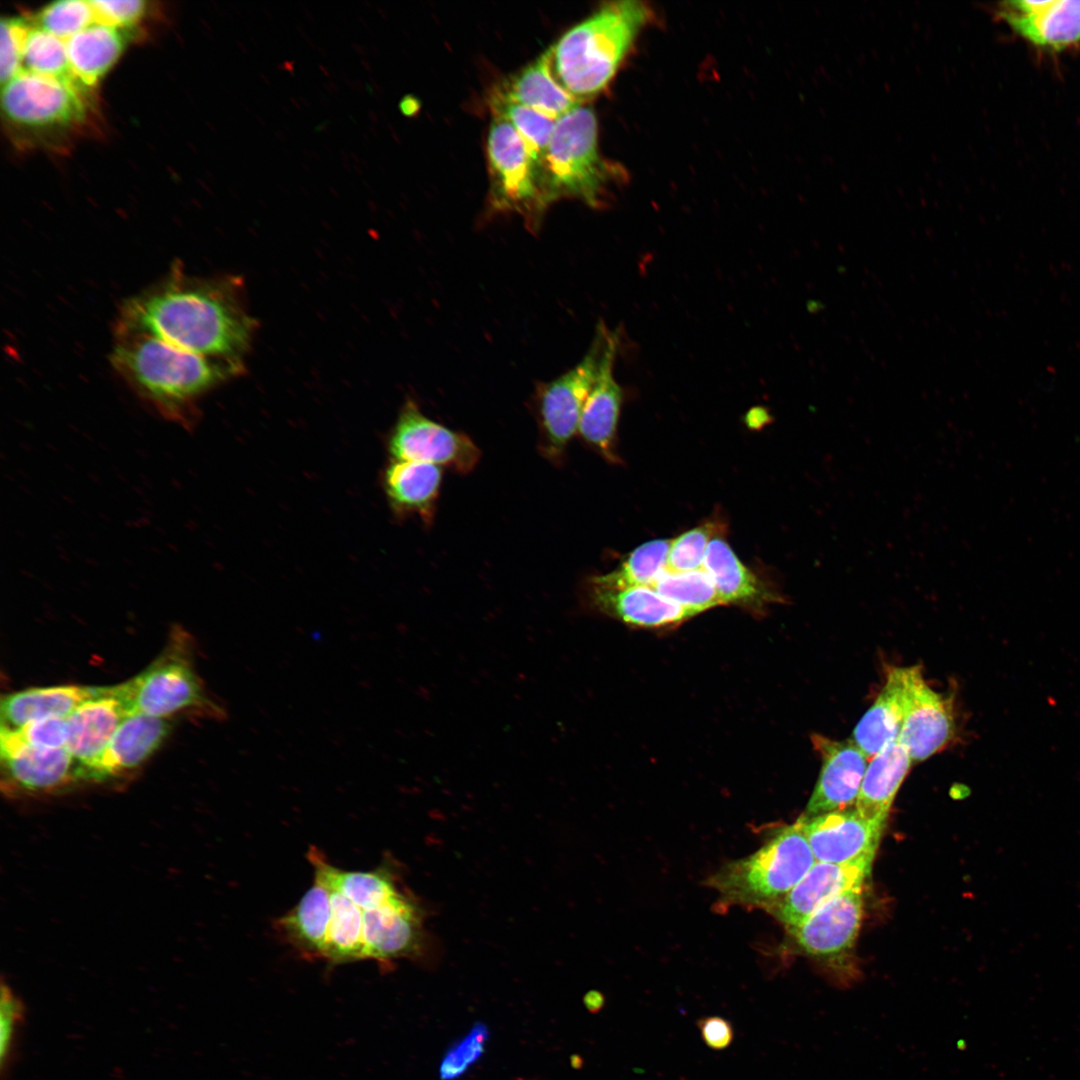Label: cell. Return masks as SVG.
I'll list each match as a JSON object with an SVG mask.
<instances>
[{
    "label": "cell",
    "instance_id": "obj_19",
    "mask_svg": "<svg viewBox=\"0 0 1080 1080\" xmlns=\"http://www.w3.org/2000/svg\"><path fill=\"white\" fill-rule=\"evenodd\" d=\"M619 335L609 331L599 369L585 401L578 434L604 457L614 459V443L623 391L613 376Z\"/></svg>",
    "mask_w": 1080,
    "mask_h": 1080
},
{
    "label": "cell",
    "instance_id": "obj_13",
    "mask_svg": "<svg viewBox=\"0 0 1080 1080\" xmlns=\"http://www.w3.org/2000/svg\"><path fill=\"white\" fill-rule=\"evenodd\" d=\"M956 731L953 705L925 681L919 665L906 667L904 715L898 741L912 762L942 750Z\"/></svg>",
    "mask_w": 1080,
    "mask_h": 1080
},
{
    "label": "cell",
    "instance_id": "obj_38",
    "mask_svg": "<svg viewBox=\"0 0 1080 1080\" xmlns=\"http://www.w3.org/2000/svg\"><path fill=\"white\" fill-rule=\"evenodd\" d=\"M712 534L713 527L703 525L671 540L667 556V571L686 572L702 569L708 545L713 538Z\"/></svg>",
    "mask_w": 1080,
    "mask_h": 1080
},
{
    "label": "cell",
    "instance_id": "obj_9",
    "mask_svg": "<svg viewBox=\"0 0 1080 1080\" xmlns=\"http://www.w3.org/2000/svg\"><path fill=\"white\" fill-rule=\"evenodd\" d=\"M86 90L75 79L22 70L2 85V114L8 125L29 132L71 128L86 118Z\"/></svg>",
    "mask_w": 1080,
    "mask_h": 1080
},
{
    "label": "cell",
    "instance_id": "obj_10",
    "mask_svg": "<svg viewBox=\"0 0 1080 1080\" xmlns=\"http://www.w3.org/2000/svg\"><path fill=\"white\" fill-rule=\"evenodd\" d=\"M392 459L426 462L457 473L471 472L481 452L464 433L425 416L413 401H406L388 439Z\"/></svg>",
    "mask_w": 1080,
    "mask_h": 1080
},
{
    "label": "cell",
    "instance_id": "obj_11",
    "mask_svg": "<svg viewBox=\"0 0 1080 1080\" xmlns=\"http://www.w3.org/2000/svg\"><path fill=\"white\" fill-rule=\"evenodd\" d=\"M2 788L12 797L56 795L86 781L81 766L66 747L38 748L0 729Z\"/></svg>",
    "mask_w": 1080,
    "mask_h": 1080
},
{
    "label": "cell",
    "instance_id": "obj_28",
    "mask_svg": "<svg viewBox=\"0 0 1080 1080\" xmlns=\"http://www.w3.org/2000/svg\"><path fill=\"white\" fill-rule=\"evenodd\" d=\"M330 920V890L314 876L313 885L298 904L277 920L276 930L301 954L322 959Z\"/></svg>",
    "mask_w": 1080,
    "mask_h": 1080
},
{
    "label": "cell",
    "instance_id": "obj_39",
    "mask_svg": "<svg viewBox=\"0 0 1080 1080\" xmlns=\"http://www.w3.org/2000/svg\"><path fill=\"white\" fill-rule=\"evenodd\" d=\"M29 23L20 17H3L0 32V80L9 82L23 70L25 40Z\"/></svg>",
    "mask_w": 1080,
    "mask_h": 1080
},
{
    "label": "cell",
    "instance_id": "obj_20",
    "mask_svg": "<svg viewBox=\"0 0 1080 1080\" xmlns=\"http://www.w3.org/2000/svg\"><path fill=\"white\" fill-rule=\"evenodd\" d=\"M128 715L110 686L105 694L84 702L67 717L66 748L81 766L86 781Z\"/></svg>",
    "mask_w": 1080,
    "mask_h": 1080
},
{
    "label": "cell",
    "instance_id": "obj_35",
    "mask_svg": "<svg viewBox=\"0 0 1080 1080\" xmlns=\"http://www.w3.org/2000/svg\"><path fill=\"white\" fill-rule=\"evenodd\" d=\"M489 106L494 117L504 119L515 129L540 166L556 120L494 92L489 97Z\"/></svg>",
    "mask_w": 1080,
    "mask_h": 1080
},
{
    "label": "cell",
    "instance_id": "obj_26",
    "mask_svg": "<svg viewBox=\"0 0 1080 1080\" xmlns=\"http://www.w3.org/2000/svg\"><path fill=\"white\" fill-rule=\"evenodd\" d=\"M493 92L554 120L583 104L555 79L549 51L504 80Z\"/></svg>",
    "mask_w": 1080,
    "mask_h": 1080
},
{
    "label": "cell",
    "instance_id": "obj_45",
    "mask_svg": "<svg viewBox=\"0 0 1080 1080\" xmlns=\"http://www.w3.org/2000/svg\"><path fill=\"white\" fill-rule=\"evenodd\" d=\"M417 107L418 104L416 100L410 96L405 97L400 103L401 111L406 115L414 114L417 111Z\"/></svg>",
    "mask_w": 1080,
    "mask_h": 1080
},
{
    "label": "cell",
    "instance_id": "obj_16",
    "mask_svg": "<svg viewBox=\"0 0 1080 1080\" xmlns=\"http://www.w3.org/2000/svg\"><path fill=\"white\" fill-rule=\"evenodd\" d=\"M873 857L847 864L816 862L808 873L766 911L787 930L795 928L838 894L862 888Z\"/></svg>",
    "mask_w": 1080,
    "mask_h": 1080
},
{
    "label": "cell",
    "instance_id": "obj_22",
    "mask_svg": "<svg viewBox=\"0 0 1080 1080\" xmlns=\"http://www.w3.org/2000/svg\"><path fill=\"white\" fill-rule=\"evenodd\" d=\"M591 602L600 612L631 626L665 628L694 615L651 586L605 588L591 585Z\"/></svg>",
    "mask_w": 1080,
    "mask_h": 1080
},
{
    "label": "cell",
    "instance_id": "obj_17",
    "mask_svg": "<svg viewBox=\"0 0 1080 1080\" xmlns=\"http://www.w3.org/2000/svg\"><path fill=\"white\" fill-rule=\"evenodd\" d=\"M995 11L1036 47L1058 51L1080 42V0L1004 1Z\"/></svg>",
    "mask_w": 1080,
    "mask_h": 1080
},
{
    "label": "cell",
    "instance_id": "obj_14",
    "mask_svg": "<svg viewBox=\"0 0 1080 1080\" xmlns=\"http://www.w3.org/2000/svg\"><path fill=\"white\" fill-rule=\"evenodd\" d=\"M812 743L821 769L803 816L814 817L855 805L869 759L852 741L815 734Z\"/></svg>",
    "mask_w": 1080,
    "mask_h": 1080
},
{
    "label": "cell",
    "instance_id": "obj_4",
    "mask_svg": "<svg viewBox=\"0 0 1080 1080\" xmlns=\"http://www.w3.org/2000/svg\"><path fill=\"white\" fill-rule=\"evenodd\" d=\"M816 859L796 821L776 832L754 853L722 865L704 884L720 905L767 910L812 868Z\"/></svg>",
    "mask_w": 1080,
    "mask_h": 1080
},
{
    "label": "cell",
    "instance_id": "obj_40",
    "mask_svg": "<svg viewBox=\"0 0 1080 1080\" xmlns=\"http://www.w3.org/2000/svg\"><path fill=\"white\" fill-rule=\"evenodd\" d=\"M7 731L30 746L57 749L66 747L68 723L67 718L64 717H48L27 723L16 730Z\"/></svg>",
    "mask_w": 1080,
    "mask_h": 1080
},
{
    "label": "cell",
    "instance_id": "obj_33",
    "mask_svg": "<svg viewBox=\"0 0 1080 1080\" xmlns=\"http://www.w3.org/2000/svg\"><path fill=\"white\" fill-rule=\"evenodd\" d=\"M671 540H652L637 547L622 564L610 573L592 579V584L605 588L652 586L665 572Z\"/></svg>",
    "mask_w": 1080,
    "mask_h": 1080
},
{
    "label": "cell",
    "instance_id": "obj_8",
    "mask_svg": "<svg viewBox=\"0 0 1080 1080\" xmlns=\"http://www.w3.org/2000/svg\"><path fill=\"white\" fill-rule=\"evenodd\" d=\"M127 713L166 717L187 708L223 717L224 711L206 695L190 661L176 649L167 650L134 678L112 686Z\"/></svg>",
    "mask_w": 1080,
    "mask_h": 1080
},
{
    "label": "cell",
    "instance_id": "obj_41",
    "mask_svg": "<svg viewBox=\"0 0 1080 1080\" xmlns=\"http://www.w3.org/2000/svg\"><path fill=\"white\" fill-rule=\"evenodd\" d=\"M1 1071L5 1072L10 1065L16 1036L24 1019V1006L16 997L11 988L2 983L1 985Z\"/></svg>",
    "mask_w": 1080,
    "mask_h": 1080
},
{
    "label": "cell",
    "instance_id": "obj_36",
    "mask_svg": "<svg viewBox=\"0 0 1080 1080\" xmlns=\"http://www.w3.org/2000/svg\"><path fill=\"white\" fill-rule=\"evenodd\" d=\"M23 70L59 79H75L65 41L34 25L30 26L25 40Z\"/></svg>",
    "mask_w": 1080,
    "mask_h": 1080
},
{
    "label": "cell",
    "instance_id": "obj_29",
    "mask_svg": "<svg viewBox=\"0 0 1080 1080\" xmlns=\"http://www.w3.org/2000/svg\"><path fill=\"white\" fill-rule=\"evenodd\" d=\"M703 569L710 575L723 603L759 608L777 600L767 586L736 556L719 536L711 539Z\"/></svg>",
    "mask_w": 1080,
    "mask_h": 1080
},
{
    "label": "cell",
    "instance_id": "obj_24",
    "mask_svg": "<svg viewBox=\"0 0 1080 1080\" xmlns=\"http://www.w3.org/2000/svg\"><path fill=\"white\" fill-rule=\"evenodd\" d=\"M108 687L64 685L29 688L1 699V729L16 730L48 717L67 718L84 702L107 692Z\"/></svg>",
    "mask_w": 1080,
    "mask_h": 1080
},
{
    "label": "cell",
    "instance_id": "obj_15",
    "mask_svg": "<svg viewBox=\"0 0 1080 1080\" xmlns=\"http://www.w3.org/2000/svg\"><path fill=\"white\" fill-rule=\"evenodd\" d=\"M816 862L847 864L873 857L884 827L863 818L855 808L797 820Z\"/></svg>",
    "mask_w": 1080,
    "mask_h": 1080
},
{
    "label": "cell",
    "instance_id": "obj_2",
    "mask_svg": "<svg viewBox=\"0 0 1080 1080\" xmlns=\"http://www.w3.org/2000/svg\"><path fill=\"white\" fill-rule=\"evenodd\" d=\"M110 360L147 406L185 428L197 418L198 399L242 370L240 361L194 353L139 332H115Z\"/></svg>",
    "mask_w": 1080,
    "mask_h": 1080
},
{
    "label": "cell",
    "instance_id": "obj_5",
    "mask_svg": "<svg viewBox=\"0 0 1080 1080\" xmlns=\"http://www.w3.org/2000/svg\"><path fill=\"white\" fill-rule=\"evenodd\" d=\"M540 168L549 203L576 198L600 207L617 169L599 152L597 119L591 107L581 104L556 120Z\"/></svg>",
    "mask_w": 1080,
    "mask_h": 1080
},
{
    "label": "cell",
    "instance_id": "obj_32",
    "mask_svg": "<svg viewBox=\"0 0 1080 1080\" xmlns=\"http://www.w3.org/2000/svg\"><path fill=\"white\" fill-rule=\"evenodd\" d=\"M326 885L331 895V920L322 959L334 964L364 960L363 910L339 890Z\"/></svg>",
    "mask_w": 1080,
    "mask_h": 1080
},
{
    "label": "cell",
    "instance_id": "obj_25",
    "mask_svg": "<svg viewBox=\"0 0 1080 1080\" xmlns=\"http://www.w3.org/2000/svg\"><path fill=\"white\" fill-rule=\"evenodd\" d=\"M912 760L895 739L869 759L855 802L856 811L866 820L884 827L894 798Z\"/></svg>",
    "mask_w": 1080,
    "mask_h": 1080
},
{
    "label": "cell",
    "instance_id": "obj_3",
    "mask_svg": "<svg viewBox=\"0 0 1080 1080\" xmlns=\"http://www.w3.org/2000/svg\"><path fill=\"white\" fill-rule=\"evenodd\" d=\"M649 17L640 1H614L569 29L548 49L557 82L581 103L596 96L612 80Z\"/></svg>",
    "mask_w": 1080,
    "mask_h": 1080
},
{
    "label": "cell",
    "instance_id": "obj_37",
    "mask_svg": "<svg viewBox=\"0 0 1080 1080\" xmlns=\"http://www.w3.org/2000/svg\"><path fill=\"white\" fill-rule=\"evenodd\" d=\"M94 23L90 1L61 0L43 7L35 16L34 26L66 40Z\"/></svg>",
    "mask_w": 1080,
    "mask_h": 1080
},
{
    "label": "cell",
    "instance_id": "obj_18",
    "mask_svg": "<svg viewBox=\"0 0 1080 1080\" xmlns=\"http://www.w3.org/2000/svg\"><path fill=\"white\" fill-rule=\"evenodd\" d=\"M861 890L854 888L838 894L802 924L789 929L797 945L813 956H830L850 948L862 921Z\"/></svg>",
    "mask_w": 1080,
    "mask_h": 1080
},
{
    "label": "cell",
    "instance_id": "obj_6",
    "mask_svg": "<svg viewBox=\"0 0 1080 1080\" xmlns=\"http://www.w3.org/2000/svg\"><path fill=\"white\" fill-rule=\"evenodd\" d=\"M490 203L495 210L520 214L537 229L550 204L539 164L504 119L494 117L487 136Z\"/></svg>",
    "mask_w": 1080,
    "mask_h": 1080
},
{
    "label": "cell",
    "instance_id": "obj_42",
    "mask_svg": "<svg viewBox=\"0 0 1080 1080\" xmlns=\"http://www.w3.org/2000/svg\"><path fill=\"white\" fill-rule=\"evenodd\" d=\"M96 23L129 31L136 26L147 11L142 0H93L90 1Z\"/></svg>",
    "mask_w": 1080,
    "mask_h": 1080
},
{
    "label": "cell",
    "instance_id": "obj_31",
    "mask_svg": "<svg viewBox=\"0 0 1080 1080\" xmlns=\"http://www.w3.org/2000/svg\"><path fill=\"white\" fill-rule=\"evenodd\" d=\"M128 32L94 23L64 40L74 78L85 88H93L119 59Z\"/></svg>",
    "mask_w": 1080,
    "mask_h": 1080
},
{
    "label": "cell",
    "instance_id": "obj_27",
    "mask_svg": "<svg viewBox=\"0 0 1080 1080\" xmlns=\"http://www.w3.org/2000/svg\"><path fill=\"white\" fill-rule=\"evenodd\" d=\"M905 684L906 667H890L881 691L853 730L852 741L868 759L899 737Z\"/></svg>",
    "mask_w": 1080,
    "mask_h": 1080
},
{
    "label": "cell",
    "instance_id": "obj_30",
    "mask_svg": "<svg viewBox=\"0 0 1080 1080\" xmlns=\"http://www.w3.org/2000/svg\"><path fill=\"white\" fill-rule=\"evenodd\" d=\"M307 857L315 876L339 890L363 911L383 906L403 889L392 864L367 872L344 871L331 865L316 847L309 849Z\"/></svg>",
    "mask_w": 1080,
    "mask_h": 1080
},
{
    "label": "cell",
    "instance_id": "obj_23",
    "mask_svg": "<svg viewBox=\"0 0 1080 1080\" xmlns=\"http://www.w3.org/2000/svg\"><path fill=\"white\" fill-rule=\"evenodd\" d=\"M443 468L426 462L391 459L383 486L392 510L399 516H418L430 522L440 493Z\"/></svg>",
    "mask_w": 1080,
    "mask_h": 1080
},
{
    "label": "cell",
    "instance_id": "obj_34",
    "mask_svg": "<svg viewBox=\"0 0 1080 1080\" xmlns=\"http://www.w3.org/2000/svg\"><path fill=\"white\" fill-rule=\"evenodd\" d=\"M651 587L694 616L723 605L710 575L703 568L686 572L666 570Z\"/></svg>",
    "mask_w": 1080,
    "mask_h": 1080
},
{
    "label": "cell",
    "instance_id": "obj_1",
    "mask_svg": "<svg viewBox=\"0 0 1080 1080\" xmlns=\"http://www.w3.org/2000/svg\"><path fill=\"white\" fill-rule=\"evenodd\" d=\"M255 329L232 279H202L174 264L121 306L115 332L146 333L201 355L240 361Z\"/></svg>",
    "mask_w": 1080,
    "mask_h": 1080
},
{
    "label": "cell",
    "instance_id": "obj_21",
    "mask_svg": "<svg viewBox=\"0 0 1080 1080\" xmlns=\"http://www.w3.org/2000/svg\"><path fill=\"white\" fill-rule=\"evenodd\" d=\"M172 728L166 717L128 715L90 773V781L103 782L139 767L163 743Z\"/></svg>",
    "mask_w": 1080,
    "mask_h": 1080
},
{
    "label": "cell",
    "instance_id": "obj_12",
    "mask_svg": "<svg viewBox=\"0 0 1080 1080\" xmlns=\"http://www.w3.org/2000/svg\"><path fill=\"white\" fill-rule=\"evenodd\" d=\"M426 917L423 903L406 889L383 906L363 911L365 959L387 963L423 957L431 945Z\"/></svg>",
    "mask_w": 1080,
    "mask_h": 1080
},
{
    "label": "cell",
    "instance_id": "obj_7",
    "mask_svg": "<svg viewBox=\"0 0 1080 1080\" xmlns=\"http://www.w3.org/2000/svg\"><path fill=\"white\" fill-rule=\"evenodd\" d=\"M599 322L583 359L572 369L541 386L537 396L539 449L544 458L561 464L568 444L578 432L585 401L595 381L609 334Z\"/></svg>",
    "mask_w": 1080,
    "mask_h": 1080
},
{
    "label": "cell",
    "instance_id": "obj_43",
    "mask_svg": "<svg viewBox=\"0 0 1080 1080\" xmlns=\"http://www.w3.org/2000/svg\"><path fill=\"white\" fill-rule=\"evenodd\" d=\"M487 1032L483 1026H477L458 1045L449 1051L442 1062L441 1076L451 1079L463 1073L481 1054Z\"/></svg>",
    "mask_w": 1080,
    "mask_h": 1080
},
{
    "label": "cell",
    "instance_id": "obj_44",
    "mask_svg": "<svg viewBox=\"0 0 1080 1080\" xmlns=\"http://www.w3.org/2000/svg\"><path fill=\"white\" fill-rule=\"evenodd\" d=\"M699 1027L704 1042L713 1049L726 1048L732 1041V1027L721 1017L704 1018Z\"/></svg>",
    "mask_w": 1080,
    "mask_h": 1080
}]
</instances>
